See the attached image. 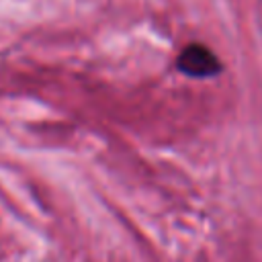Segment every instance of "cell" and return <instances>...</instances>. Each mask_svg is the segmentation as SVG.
<instances>
[{
    "label": "cell",
    "mask_w": 262,
    "mask_h": 262,
    "mask_svg": "<svg viewBox=\"0 0 262 262\" xmlns=\"http://www.w3.org/2000/svg\"><path fill=\"white\" fill-rule=\"evenodd\" d=\"M178 70L192 78H209L221 70V63L209 47L192 43L184 47L182 53L178 55Z\"/></svg>",
    "instance_id": "cell-1"
}]
</instances>
